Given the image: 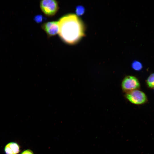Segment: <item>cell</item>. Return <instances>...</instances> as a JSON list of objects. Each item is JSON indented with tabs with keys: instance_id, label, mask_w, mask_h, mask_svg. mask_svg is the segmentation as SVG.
<instances>
[{
	"instance_id": "1",
	"label": "cell",
	"mask_w": 154,
	"mask_h": 154,
	"mask_svg": "<svg viewBox=\"0 0 154 154\" xmlns=\"http://www.w3.org/2000/svg\"><path fill=\"white\" fill-rule=\"evenodd\" d=\"M58 21V34L61 39L70 44L77 43L84 36V27L81 19L76 14H67Z\"/></svg>"
},
{
	"instance_id": "2",
	"label": "cell",
	"mask_w": 154,
	"mask_h": 154,
	"mask_svg": "<svg viewBox=\"0 0 154 154\" xmlns=\"http://www.w3.org/2000/svg\"><path fill=\"white\" fill-rule=\"evenodd\" d=\"M40 6L43 13L48 17L54 15L59 9L58 2L55 0H41L40 3Z\"/></svg>"
},
{
	"instance_id": "3",
	"label": "cell",
	"mask_w": 154,
	"mask_h": 154,
	"mask_svg": "<svg viewBox=\"0 0 154 154\" xmlns=\"http://www.w3.org/2000/svg\"><path fill=\"white\" fill-rule=\"evenodd\" d=\"M125 96L130 103L137 105L143 104L147 101L145 94L138 90H133L126 93Z\"/></svg>"
},
{
	"instance_id": "4",
	"label": "cell",
	"mask_w": 154,
	"mask_h": 154,
	"mask_svg": "<svg viewBox=\"0 0 154 154\" xmlns=\"http://www.w3.org/2000/svg\"><path fill=\"white\" fill-rule=\"evenodd\" d=\"M140 86V83L138 79L133 76L128 75L125 76L121 83L122 89L125 93L138 90Z\"/></svg>"
},
{
	"instance_id": "5",
	"label": "cell",
	"mask_w": 154,
	"mask_h": 154,
	"mask_svg": "<svg viewBox=\"0 0 154 154\" xmlns=\"http://www.w3.org/2000/svg\"><path fill=\"white\" fill-rule=\"evenodd\" d=\"M41 28L49 37L55 35L58 33V21H52L44 23L42 25Z\"/></svg>"
},
{
	"instance_id": "6",
	"label": "cell",
	"mask_w": 154,
	"mask_h": 154,
	"mask_svg": "<svg viewBox=\"0 0 154 154\" xmlns=\"http://www.w3.org/2000/svg\"><path fill=\"white\" fill-rule=\"evenodd\" d=\"M4 151L6 154H17L20 151V147L17 143L11 142L5 145Z\"/></svg>"
},
{
	"instance_id": "7",
	"label": "cell",
	"mask_w": 154,
	"mask_h": 154,
	"mask_svg": "<svg viewBox=\"0 0 154 154\" xmlns=\"http://www.w3.org/2000/svg\"><path fill=\"white\" fill-rule=\"evenodd\" d=\"M146 83L149 88H154V73L149 76L146 80Z\"/></svg>"
},
{
	"instance_id": "8",
	"label": "cell",
	"mask_w": 154,
	"mask_h": 154,
	"mask_svg": "<svg viewBox=\"0 0 154 154\" xmlns=\"http://www.w3.org/2000/svg\"><path fill=\"white\" fill-rule=\"evenodd\" d=\"M132 68L134 70L139 71L141 70L142 68V65L139 62L135 61L133 62L131 65Z\"/></svg>"
},
{
	"instance_id": "9",
	"label": "cell",
	"mask_w": 154,
	"mask_h": 154,
	"mask_svg": "<svg viewBox=\"0 0 154 154\" xmlns=\"http://www.w3.org/2000/svg\"><path fill=\"white\" fill-rule=\"evenodd\" d=\"M84 12V9L82 6H78L76 7V13L77 16L82 15Z\"/></svg>"
},
{
	"instance_id": "10",
	"label": "cell",
	"mask_w": 154,
	"mask_h": 154,
	"mask_svg": "<svg viewBox=\"0 0 154 154\" xmlns=\"http://www.w3.org/2000/svg\"><path fill=\"white\" fill-rule=\"evenodd\" d=\"M43 19V17L40 15H38L35 16L34 18V21L37 23H40L41 22Z\"/></svg>"
},
{
	"instance_id": "11",
	"label": "cell",
	"mask_w": 154,
	"mask_h": 154,
	"mask_svg": "<svg viewBox=\"0 0 154 154\" xmlns=\"http://www.w3.org/2000/svg\"><path fill=\"white\" fill-rule=\"evenodd\" d=\"M21 154H34L31 150L28 149L22 152Z\"/></svg>"
}]
</instances>
